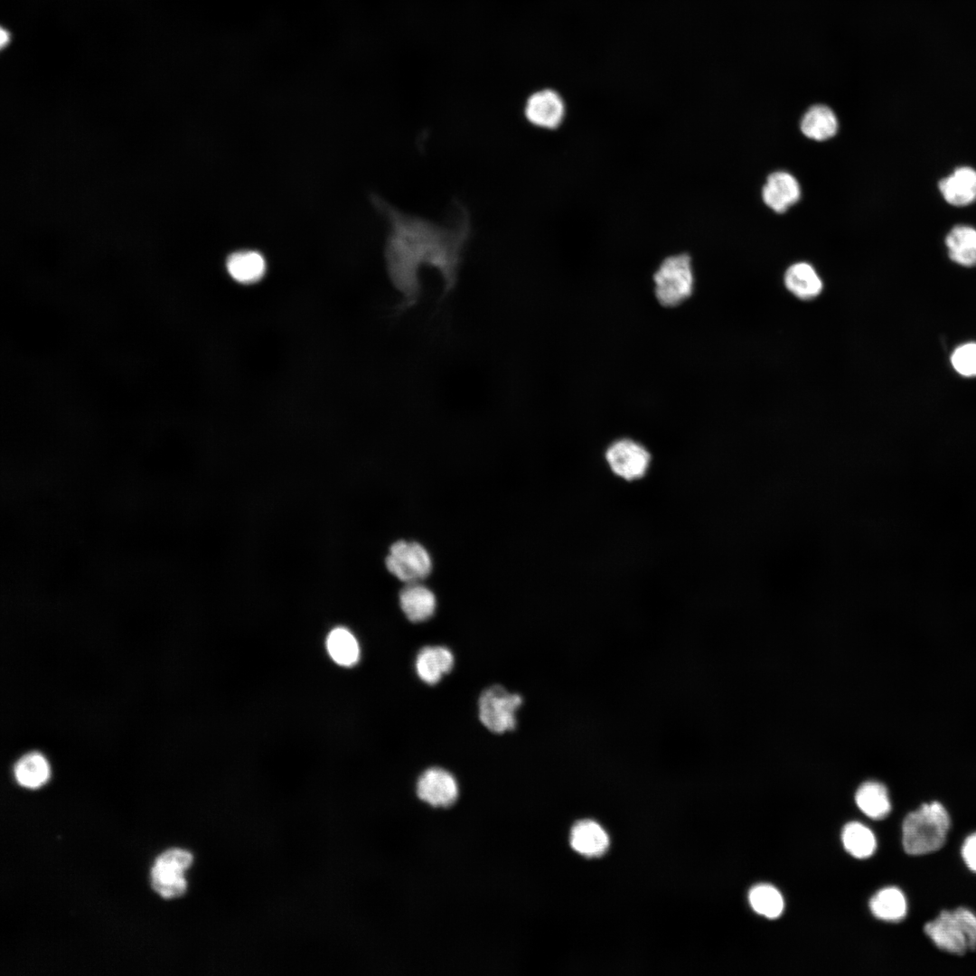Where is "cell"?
Listing matches in <instances>:
<instances>
[{
  "instance_id": "obj_1",
  "label": "cell",
  "mask_w": 976,
  "mask_h": 976,
  "mask_svg": "<svg viewBox=\"0 0 976 976\" xmlns=\"http://www.w3.org/2000/svg\"><path fill=\"white\" fill-rule=\"evenodd\" d=\"M371 202L386 217L389 227L384 258L389 279L398 293V313L408 311L418 303L424 269L437 274L443 298L452 294L459 280L471 236L466 209L457 203L454 223L441 225L402 212L377 195L371 197Z\"/></svg>"
},
{
  "instance_id": "obj_2",
  "label": "cell",
  "mask_w": 976,
  "mask_h": 976,
  "mask_svg": "<svg viewBox=\"0 0 976 976\" xmlns=\"http://www.w3.org/2000/svg\"><path fill=\"white\" fill-rule=\"evenodd\" d=\"M950 825V816L942 803L922 804L909 812L903 821L905 851L912 856H921L939 850L945 844Z\"/></svg>"
},
{
  "instance_id": "obj_3",
  "label": "cell",
  "mask_w": 976,
  "mask_h": 976,
  "mask_svg": "<svg viewBox=\"0 0 976 976\" xmlns=\"http://www.w3.org/2000/svg\"><path fill=\"white\" fill-rule=\"evenodd\" d=\"M924 931L937 948L946 953L963 955L976 951V915L967 908L943 911L925 924Z\"/></svg>"
},
{
  "instance_id": "obj_4",
  "label": "cell",
  "mask_w": 976,
  "mask_h": 976,
  "mask_svg": "<svg viewBox=\"0 0 976 976\" xmlns=\"http://www.w3.org/2000/svg\"><path fill=\"white\" fill-rule=\"evenodd\" d=\"M652 279L659 304L665 307L682 304L692 295L694 288L691 258L687 253L668 256L659 265Z\"/></svg>"
},
{
  "instance_id": "obj_5",
  "label": "cell",
  "mask_w": 976,
  "mask_h": 976,
  "mask_svg": "<svg viewBox=\"0 0 976 976\" xmlns=\"http://www.w3.org/2000/svg\"><path fill=\"white\" fill-rule=\"evenodd\" d=\"M521 703L520 695L499 685L492 686L479 698V719L488 730L496 734L513 730L517 724L516 711Z\"/></svg>"
},
{
  "instance_id": "obj_6",
  "label": "cell",
  "mask_w": 976,
  "mask_h": 976,
  "mask_svg": "<svg viewBox=\"0 0 976 976\" xmlns=\"http://www.w3.org/2000/svg\"><path fill=\"white\" fill-rule=\"evenodd\" d=\"M385 563L393 576L408 584L418 582L432 570L429 553L415 541L399 540L393 543Z\"/></svg>"
},
{
  "instance_id": "obj_7",
  "label": "cell",
  "mask_w": 976,
  "mask_h": 976,
  "mask_svg": "<svg viewBox=\"0 0 976 976\" xmlns=\"http://www.w3.org/2000/svg\"><path fill=\"white\" fill-rule=\"evenodd\" d=\"M605 458L613 474L627 482L642 479L652 461L647 448L631 438H620L610 444Z\"/></svg>"
},
{
  "instance_id": "obj_8",
  "label": "cell",
  "mask_w": 976,
  "mask_h": 976,
  "mask_svg": "<svg viewBox=\"0 0 976 976\" xmlns=\"http://www.w3.org/2000/svg\"><path fill=\"white\" fill-rule=\"evenodd\" d=\"M523 113L527 121L535 127L555 130L566 118L567 104L557 89L544 88L527 98Z\"/></svg>"
},
{
  "instance_id": "obj_9",
  "label": "cell",
  "mask_w": 976,
  "mask_h": 976,
  "mask_svg": "<svg viewBox=\"0 0 976 976\" xmlns=\"http://www.w3.org/2000/svg\"><path fill=\"white\" fill-rule=\"evenodd\" d=\"M417 796L435 808H447L455 804L459 796V787L455 776L441 767L425 770L416 784Z\"/></svg>"
},
{
  "instance_id": "obj_10",
  "label": "cell",
  "mask_w": 976,
  "mask_h": 976,
  "mask_svg": "<svg viewBox=\"0 0 976 976\" xmlns=\"http://www.w3.org/2000/svg\"><path fill=\"white\" fill-rule=\"evenodd\" d=\"M764 202L778 213L784 212L801 197L800 185L791 174L775 172L771 174L763 187Z\"/></svg>"
},
{
  "instance_id": "obj_11",
  "label": "cell",
  "mask_w": 976,
  "mask_h": 976,
  "mask_svg": "<svg viewBox=\"0 0 976 976\" xmlns=\"http://www.w3.org/2000/svg\"><path fill=\"white\" fill-rule=\"evenodd\" d=\"M455 663L451 651L444 646H426L416 658L415 667L419 679L427 684L437 683L450 672Z\"/></svg>"
},
{
  "instance_id": "obj_12",
  "label": "cell",
  "mask_w": 976,
  "mask_h": 976,
  "mask_svg": "<svg viewBox=\"0 0 976 976\" xmlns=\"http://www.w3.org/2000/svg\"><path fill=\"white\" fill-rule=\"evenodd\" d=\"M225 265L230 277L242 285L258 282L267 271L264 256L256 250L234 251L228 256Z\"/></svg>"
},
{
  "instance_id": "obj_13",
  "label": "cell",
  "mask_w": 976,
  "mask_h": 976,
  "mask_svg": "<svg viewBox=\"0 0 976 976\" xmlns=\"http://www.w3.org/2000/svg\"><path fill=\"white\" fill-rule=\"evenodd\" d=\"M399 605L409 621L419 623L434 615L436 600L430 589L417 582L408 584L400 591Z\"/></svg>"
},
{
  "instance_id": "obj_14",
  "label": "cell",
  "mask_w": 976,
  "mask_h": 976,
  "mask_svg": "<svg viewBox=\"0 0 976 976\" xmlns=\"http://www.w3.org/2000/svg\"><path fill=\"white\" fill-rule=\"evenodd\" d=\"M939 189L950 204L964 206L976 200V171L970 167L956 169L941 180Z\"/></svg>"
},
{
  "instance_id": "obj_15",
  "label": "cell",
  "mask_w": 976,
  "mask_h": 976,
  "mask_svg": "<svg viewBox=\"0 0 976 976\" xmlns=\"http://www.w3.org/2000/svg\"><path fill=\"white\" fill-rule=\"evenodd\" d=\"M570 844L577 852L587 857H596L606 850L609 839L598 823L584 820L573 826L570 832Z\"/></svg>"
},
{
  "instance_id": "obj_16",
  "label": "cell",
  "mask_w": 976,
  "mask_h": 976,
  "mask_svg": "<svg viewBox=\"0 0 976 976\" xmlns=\"http://www.w3.org/2000/svg\"><path fill=\"white\" fill-rule=\"evenodd\" d=\"M14 775L21 786L36 789L45 784L51 775L46 757L40 752L31 751L23 755L14 764Z\"/></svg>"
},
{
  "instance_id": "obj_17",
  "label": "cell",
  "mask_w": 976,
  "mask_h": 976,
  "mask_svg": "<svg viewBox=\"0 0 976 976\" xmlns=\"http://www.w3.org/2000/svg\"><path fill=\"white\" fill-rule=\"evenodd\" d=\"M784 284L790 292L803 300L819 296L823 286L815 269L805 262L793 264L786 270Z\"/></svg>"
},
{
  "instance_id": "obj_18",
  "label": "cell",
  "mask_w": 976,
  "mask_h": 976,
  "mask_svg": "<svg viewBox=\"0 0 976 976\" xmlns=\"http://www.w3.org/2000/svg\"><path fill=\"white\" fill-rule=\"evenodd\" d=\"M855 801L860 811L874 820L886 818L891 811L887 787L878 782H866L856 792Z\"/></svg>"
},
{
  "instance_id": "obj_19",
  "label": "cell",
  "mask_w": 976,
  "mask_h": 976,
  "mask_svg": "<svg viewBox=\"0 0 976 976\" xmlns=\"http://www.w3.org/2000/svg\"><path fill=\"white\" fill-rule=\"evenodd\" d=\"M801 130L811 139L817 141L829 139L838 130L836 115L825 105H814L803 115Z\"/></svg>"
},
{
  "instance_id": "obj_20",
  "label": "cell",
  "mask_w": 976,
  "mask_h": 976,
  "mask_svg": "<svg viewBox=\"0 0 976 976\" xmlns=\"http://www.w3.org/2000/svg\"><path fill=\"white\" fill-rule=\"evenodd\" d=\"M871 913L878 919L887 922L903 920L907 912V904L903 892L896 887H886L879 890L869 901Z\"/></svg>"
},
{
  "instance_id": "obj_21",
  "label": "cell",
  "mask_w": 976,
  "mask_h": 976,
  "mask_svg": "<svg viewBox=\"0 0 976 976\" xmlns=\"http://www.w3.org/2000/svg\"><path fill=\"white\" fill-rule=\"evenodd\" d=\"M945 241L952 260L966 267L976 265V230L969 226H956L949 232Z\"/></svg>"
},
{
  "instance_id": "obj_22",
  "label": "cell",
  "mask_w": 976,
  "mask_h": 976,
  "mask_svg": "<svg viewBox=\"0 0 976 976\" xmlns=\"http://www.w3.org/2000/svg\"><path fill=\"white\" fill-rule=\"evenodd\" d=\"M330 657L339 665L350 667L360 659V646L355 636L346 628L333 629L326 639Z\"/></svg>"
},
{
  "instance_id": "obj_23",
  "label": "cell",
  "mask_w": 976,
  "mask_h": 976,
  "mask_svg": "<svg viewBox=\"0 0 976 976\" xmlns=\"http://www.w3.org/2000/svg\"><path fill=\"white\" fill-rule=\"evenodd\" d=\"M841 840L845 849L856 859H868L877 849V840L873 832L857 821L849 822L844 826Z\"/></svg>"
},
{
  "instance_id": "obj_24",
  "label": "cell",
  "mask_w": 976,
  "mask_h": 976,
  "mask_svg": "<svg viewBox=\"0 0 976 976\" xmlns=\"http://www.w3.org/2000/svg\"><path fill=\"white\" fill-rule=\"evenodd\" d=\"M748 901L753 910L769 919L779 917L784 903L781 893L773 886L759 884L748 893Z\"/></svg>"
},
{
  "instance_id": "obj_25",
  "label": "cell",
  "mask_w": 976,
  "mask_h": 976,
  "mask_svg": "<svg viewBox=\"0 0 976 976\" xmlns=\"http://www.w3.org/2000/svg\"><path fill=\"white\" fill-rule=\"evenodd\" d=\"M153 888L164 898L183 896L187 889L183 872L155 863L151 870Z\"/></svg>"
},
{
  "instance_id": "obj_26",
  "label": "cell",
  "mask_w": 976,
  "mask_h": 976,
  "mask_svg": "<svg viewBox=\"0 0 976 976\" xmlns=\"http://www.w3.org/2000/svg\"><path fill=\"white\" fill-rule=\"evenodd\" d=\"M954 370L965 377L976 376V343L957 347L951 356Z\"/></svg>"
},
{
  "instance_id": "obj_27",
  "label": "cell",
  "mask_w": 976,
  "mask_h": 976,
  "mask_svg": "<svg viewBox=\"0 0 976 976\" xmlns=\"http://www.w3.org/2000/svg\"><path fill=\"white\" fill-rule=\"evenodd\" d=\"M193 861L192 855L184 849H172L161 854L155 861L174 869L184 872Z\"/></svg>"
},
{
  "instance_id": "obj_28",
  "label": "cell",
  "mask_w": 976,
  "mask_h": 976,
  "mask_svg": "<svg viewBox=\"0 0 976 976\" xmlns=\"http://www.w3.org/2000/svg\"><path fill=\"white\" fill-rule=\"evenodd\" d=\"M962 856L969 869L976 873V832L964 840Z\"/></svg>"
}]
</instances>
